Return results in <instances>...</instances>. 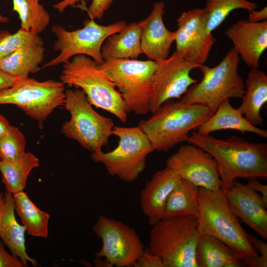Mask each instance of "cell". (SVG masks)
Returning <instances> with one entry per match:
<instances>
[{"mask_svg": "<svg viewBox=\"0 0 267 267\" xmlns=\"http://www.w3.org/2000/svg\"><path fill=\"white\" fill-rule=\"evenodd\" d=\"M187 141L208 152L215 159L223 191L238 178H267V143L250 142L235 135L221 139L197 131L189 134Z\"/></svg>", "mask_w": 267, "mask_h": 267, "instance_id": "cell-1", "label": "cell"}, {"mask_svg": "<svg viewBox=\"0 0 267 267\" xmlns=\"http://www.w3.org/2000/svg\"><path fill=\"white\" fill-rule=\"evenodd\" d=\"M213 113L205 106L169 100L138 126L146 135L154 150L167 151L187 141L190 131L197 129Z\"/></svg>", "mask_w": 267, "mask_h": 267, "instance_id": "cell-2", "label": "cell"}, {"mask_svg": "<svg viewBox=\"0 0 267 267\" xmlns=\"http://www.w3.org/2000/svg\"><path fill=\"white\" fill-rule=\"evenodd\" d=\"M199 234L217 238L229 247L241 260L259 255L247 233L230 211L221 189L212 190L199 187Z\"/></svg>", "mask_w": 267, "mask_h": 267, "instance_id": "cell-3", "label": "cell"}, {"mask_svg": "<svg viewBox=\"0 0 267 267\" xmlns=\"http://www.w3.org/2000/svg\"><path fill=\"white\" fill-rule=\"evenodd\" d=\"M64 85L81 89L91 105L114 115L122 123L127 122L124 101L115 84L90 57L78 55L63 64L60 76Z\"/></svg>", "mask_w": 267, "mask_h": 267, "instance_id": "cell-4", "label": "cell"}, {"mask_svg": "<svg viewBox=\"0 0 267 267\" xmlns=\"http://www.w3.org/2000/svg\"><path fill=\"white\" fill-rule=\"evenodd\" d=\"M239 61V55L232 48L216 66L200 65L198 68L202 73V79L191 85L180 99L205 106L213 114L223 101L242 98L245 88L238 73Z\"/></svg>", "mask_w": 267, "mask_h": 267, "instance_id": "cell-5", "label": "cell"}, {"mask_svg": "<svg viewBox=\"0 0 267 267\" xmlns=\"http://www.w3.org/2000/svg\"><path fill=\"white\" fill-rule=\"evenodd\" d=\"M157 61L136 59H112L99 67L121 94L127 113L145 115L149 104Z\"/></svg>", "mask_w": 267, "mask_h": 267, "instance_id": "cell-6", "label": "cell"}, {"mask_svg": "<svg viewBox=\"0 0 267 267\" xmlns=\"http://www.w3.org/2000/svg\"><path fill=\"white\" fill-rule=\"evenodd\" d=\"M197 225L194 217L164 219L152 225L148 248L165 267H197Z\"/></svg>", "mask_w": 267, "mask_h": 267, "instance_id": "cell-7", "label": "cell"}, {"mask_svg": "<svg viewBox=\"0 0 267 267\" xmlns=\"http://www.w3.org/2000/svg\"><path fill=\"white\" fill-rule=\"evenodd\" d=\"M113 135L119 137L112 150L92 153L91 158L102 164L108 174L127 182H133L146 167L148 156L154 149L146 135L137 126H114Z\"/></svg>", "mask_w": 267, "mask_h": 267, "instance_id": "cell-8", "label": "cell"}, {"mask_svg": "<svg viewBox=\"0 0 267 267\" xmlns=\"http://www.w3.org/2000/svg\"><path fill=\"white\" fill-rule=\"evenodd\" d=\"M64 105L71 117L62 125L61 133L91 153L102 151L113 135V120L96 112L82 89L65 90Z\"/></svg>", "mask_w": 267, "mask_h": 267, "instance_id": "cell-9", "label": "cell"}, {"mask_svg": "<svg viewBox=\"0 0 267 267\" xmlns=\"http://www.w3.org/2000/svg\"><path fill=\"white\" fill-rule=\"evenodd\" d=\"M124 21H118L108 25H101L94 20L87 19L84 27L74 31H67L59 24L53 25L51 30L56 37L53 49L59 52L55 57L44 64L45 68L67 63L78 55L89 56L99 64L104 60L101 49L104 42L111 35L120 31L126 25Z\"/></svg>", "mask_w": 267, "mask_h": 267, "instance_id": "cell-10", "label": "cell"}, {"mask_svg": "<svg viewBox=\"0 0 267 267\" xmlns=\"http://www.w3.org/2000/svg\"><path fill=\"white\" fill-rule=\"evenodd\" d=\"M65 90L61 81L39 82L29 76L18 78L10 88L0 92V104H13L38 121L43 122L57 107L64 104Z\"/></svg>", "mask_w": 267, "mask_h": 267, "instance_id": "cell-11", "label": "cell"}, {"mask_svg": "<svg viewBox=\"0 0 267 267\" xmlns=\"http://www.w3.org/2000/svg\"><path fill=\"white\" fill-rule=\"evenodd\" d=\"M92 230L102 241V247L95 256L104 258L112 266L133 267L144 249L135 229L121 221L101 215Z\"/></svg>", "mask_w": 267, "mask_h": 267, "instance_id": "cell-12", "label": "cell"}, {"mask_svg": "<svg viewBox=\"0 0 267 267\" xmlns=\"http://www.w3.org/2000/svg\"><path fill=\"white\" fill-rule=\"evenodd\" d=\"M207 23L203 8L184 11L177 19L175 51L196 68L206 62L215 41Z\"/></svg>", "mask_w": 267, "mask_h": 267, "instance_id": "cell-13", "label": "cell"}, {"mask_svg": "<svg viewBox=\"0 0 267 267\" xmlns=\"http://www.w3.org/2000/svg\"><path fill=\"white\" fill-rule=\"evenodd\" d=\"M196 68L176 51L167 59L157 61L149 110L153 113L166 101L180 99L187 89L198 81L190 76Z\"/></svg>", "mask_w": 267, "mask_h": 267, "instance_id": "cell-14", "label": "cell"}, {"mask_svg": "<svg viewBox=\"0 0 267 267\" xmlns=\"http://www.w3.org/2000/svg\"><path fill=\"white\" fill-rule=\"evenodd\" d=\"M181 178L200 187L217 190L221 181L216 161L211 154L192 144L182 145L166 163Z\"/></svg>", "mask_w": 267, "mask_h": 267, "instance_id": "cell-15", "label": "cell"}, {"mask_svg": "<svg viewBox=\"0 0 267 267\" xmlns=\"http://www.w3.org/2000/svg\"><path fill=\"white\" fill-rule=\"evenodd\" d=\"M223 192L228 207L234 215L267 239V206L261 196L246 184L236 180Z\"/></svg>", "mask_w": 267, "mask_h": 267, "instance_id": "cell-16", "label": "cell"}, {"mask_svg": "<svg viewBox=\"0 0 267 267\" xmlns=\"http://www.w3.org/2000/svg\"><path fill=\"white\" fill-rule=\"evenodd\" d=\"M224 34L246 65L258 68L260 58L267 48V21L240 20L229 27Z\"/></svg>", "mask_w": 267, "mask_h": 267, "instance_id": "cell-17", "label": "cell"}, {"mask_svg": "<svg viewBox=\"0 0 267 267\" xmlns=\"http://www.w3.org/2000/svg\"><path fill=\"white\" fill-rule=\"evenodd\" d=\"M164 8L163 1L155 2L148 16L140 21V43L143 54L155 61L169 57L171 45L175 42V31H170L164 23Z\"/></svg>", "mask_w": 267, "mask_h": 267, "instance_id": "cell-18", "label": "cell"}, {"mask_svg": "<svg viewBox=\"0 0 267 267\" xmlns=\"http://www.w3.org/2000/svg\"><path fill=\"white\" fill-rule=\"evenodd\" d=\"M180 179L166 167L156 172L145 183L140 194V206L151 225L164 219L167 199Z\"/></svg>", "mask_w": 267, "mask_h": 267, "instance_id": "cell-19", "label": "cell"}, {"mask_svg": "<svg viewBox=\"0 0 267 267\" xmlns=\"http://www.w3.org/2000/svg\"><path fill=\"white\" fill-rule=\"evenodd\" d=\"M13 194L6 191L0 192V238L13 255L19 258L24 267L28 262L37 267V261L26 252V229L20 224L15 216Z\"/></svg>", "mask_w": 267, "mask_h": 267, "instance_id": "cell-20", "label": "cell"}, {"mask_svg": "<svg viewBox=\"0 0 267 267\" xmlns=\"http://www.w3.org/2000/svg\"><path fill=\"white\" fill-rule=\"evenodd\" d=\"M224 130L252 133L263 138L267 137V131L251 124L239 108H235L231 105L229 99L223 101L212 115L197 128V132L201 134L207 135Z\"/></svg>", "mask_w": 267, "mask_h": 267, "instance_id": "cell-21", "label": "cell"}, {"mask_svg": "<svg viewBox=\"0 0 267 267\" xmlns=\"http://www.w3.org/2000/svg\"><path fill=\"white\" fill-rule=\"evenodd\" d=\"M245 84V92L238 108L253 126L263 125L261 111L267 102V76L258 68H251Z\"/></svg>", "mask_w": 267, "mask_h": 267, "instance_id": "cell-22", "label": "cell"}, {"mask_svg": "<svg viewBox=\"0 0 267 267\" xmlns=\"http://www.w3.org/2000/svg\"><path fill=\"white\" fill-rule=\"evenodd\" d=\"M104 61L112 59H136L143 52L140 43V21L126 24L109 36L102 46Z\"/></svg>", "mask_w": 267, "mask_h": 267, "instance_id": "cell-23", "label": "cell"}, {"mask_svg": "<svg viewBox=\"0 0 267 267\" xmlns=\"http://www.w3.org/2000/svg\"><path fill=\"white\" fill-rule=\"evenodd\" d=\"M199 190V187L181 178L167 199L164 219L189 216L198 218Z\"/></svg>", "mask_w": 267, "mask_h": 267, "instance_id": "cell-24", "label": "cell"}, {"mask_svg": "<svg viewBox=\"0 0 267 267\" xmlns=\"http://www.w3.org/2000/svg\"><path fill=\"white\" fill-rule=\"evenodd\" d=\"M44 45L19 49L0 60V69L16 79L28 76L40 70L44 55Z\"/></svg>", "mask_w": 267, "mask_h": 267, "instance_id": "cell-25", "label": "cell"}, {"mask_svg": "<svg viewBox=\"0 0 267 267\" xmlns=\"http://www.w3.org/2000/svg\"><path fill=\"white\" fill-rule=\"evenodd\" d=\"M15 211L27 234L46 238L48 234L50 215L38 208L23 191L13 194Z\"/></svg>", "mask_w": 267, "mask_h": 267, "instance_id": "cell-26", "label": "cell"}, {"mask_svg": "<svg viewBox=\"0 0 267 267\" xmlns=\"http://www.w3.org/2000/svg\"><path fill=\"white\" fill-rule=\"evenodd\" d=\"M237 257L239 258L229 247L217 238L199 235L195 255L197 267H226Z\"/></svg>", "mask_w": 267, "mask_h": 267, "instance_id": "cell-27", "label": "cell"}, {"mask_svg": "<svg viewBox=\"0 0 267 267\" xmlns=\"http://www.w3.org/2000/svg\"><path fill=\"white\" fill-rule=\"evenodd\" d=\"M39 165V159L29 152H25L14 162L0 160V172L6 191L13 195L23 191L29 175Z\"/></svg>", "mask_w": 267, "mask_h": 267, "instance_id": "cell-28", "label": "cell"}, {"mask_svg": "<svg viewBox=\"0 0 267 267\" xmlns=\"http://www.w3.org/2000/svg\"><path fill=\"white\" fill-rule=\"evenodd\" d=\"M12 0V10L18 14L21 28L38 35L45 30L50 17L40 0Z\"/></svg>", "mask_w": 267, "mask_h": 267, "instance_id": "cell-29", "label": "cell"}, {"mask_svg": "<svg viewBox=\"0 0 267 267\" xmlns=\"http://www.w3.org/2000/svg\"><path fill=\"white\" fill-rule=\"evenodd\" d=\"M257 8L256 3L248 0H205L203 9L207 17V29L212 33L234 10L242 9L250 12Z\"/></svg>", "mask_w": 267, "mask_h": 267, "instance_id": "cell-30", "label": "cell"}, {"mask_svg": "<svg viewBox=\"0 0 267 267\" xmlns=\"http://www.w3.org/2000/svg\"><path fill=\"white\" fill-rule=\"evenodd\" d=\"M44 45L41 37L38 34L20 28L12 34L8 31L0 32V60L9 56L19 49Z\"/></svg>", "mask_w": 267, "mask_h": 267, "instance_id": "cell-31", "label": "cell"}, {"mask_svg": "<svg viewBox=\"0 0 267 267\" xmlns=\"http://www.w3.org/2000/svg\"><path fill=\"white\" fill-rule=\"evenodd\" d=\"M25 137L18 128L11 126L0 136V160L11 163L17 161L25 152Z\"/></svg>", "mask_w": 267, "mask_h": 267, "instance_id": "cell-32", "label": "cell"}, {"mask_svg": "<svg viewBox=\"0 0 267 267\" xmlns=\"http://www.w3.org/2000/svg\"><path fill=\"white\" fill-rule=\"evenodd\" d=\"M134 267H165L161 259L151 252L149 248L144 249L133 264Z\"/></svg>", "mask_w": 267, "mask_h": 267, "instance_id": "cell-33", "label": "cell"}, {"mask_svg": "<svg viewBox=\"0 0 267 267\" xmlns=\"http://www.w3.org/2000/svg\"><path fill=\"white\" fill-rule=\"evenodd\" d=\"M114 0H92L86 11L90 19H100Z\"/></svg>", "mask_w": 267, "mask_h": 267, "instance_id": "cell-34", "label": "cell"}, {"mask_svg": "<svg viewBox=\"0 0 267 267\" xmlns=\"http://www.w3.org/2000/svg\"><path fill=\"white\" fill-rule=\"evenodd\" d=\"M21 260L9 253L5 248V245L0 241V267H24Z\"/></svg>", "mask_w": 267, "mask_h": 267, "instance_id": "cell-35", "label": "cell"}, {"mask_svg": "<svg viewBox=\"0 0 267 267\" xmlns=\"http://www.w3.org/2000/svg\"><path fill=\"white\" fill-rule=\"evenodd\" d=\"M68 7H79L87 10L86 0H62L53 5V7L59 12L62 13Z\"/></svg>", "mask_w": 267, "mask_h": 267, "instance_id": "cell-36", "label": "cell"}, {"mask_svg": "<svg viewBox=\"0 0 267 267\" xmlns=\"http://www.w3.org/2000/svg\"><path fill=\"white\" fill-rule=\"evenodd\" d=\"M256 178H250L246 185L257 193H260L264 204L267 206V185L261 183Z\"/></svg>", "mask_w": 267, "mask_h": 267, "instance_id": "cell-37", "label": "cell"}, {"mask_svg": "<svg viewBox=\"0 0 267 267\" xmlns=\"http://www.w3.org/2000/svg\"><path fill=\"white\" fill-rule=\"evenodd\" d=\"M250 241L254 248L260 255L258 256L264 261L267 262V243L255 237L251 234H248Z\"/></svg>", "mask_w": 267, "mask_h": 267, "instance_id": "cell-38", "label": "cell"}, {"mask_svg": "<svg viewBox=\"0 0 267 267\" xmlns=\"http://www.w3.org/2000/svg\"><path fill=\"white\" fill-rule=\"evenodd\" d=\"M267 19V6L260 10H253L250 11L248 21L251 22H260Z\"/></svg>", "mask_w": 267, "mask_h": 267, "instance_id": "cell-39", "label": "cell"}, {"mask_svg": "<svg viewBox=\"0 0 267 267\" xmlns=\"http://www.w3.org/2000/svg\"><path fill=\"white\" fill-rule=\"evenodd\" d=\"M16 80L0 69V92L11 87Z\"/></svg>", "mask_w": 267, "mask_h": 267, "instance_id": "cell-40", "label": "cell"}, {"mask_svg": "<svg viewBox=\"0 0 267 267\" xmlns=\"http://www.w3.org/2000/svg\"><path fill=\"white\" fill-rule=\"evenodd\" d=\"M8 120L2 115H0V136L6 133L10 128Z\"/></svg>", "mask_w": 267, "mask_h": 267, "instance_id": "cell-41", "label": "cell"}, {"mask_svg": "<svg viewBox=\"0 0 267 267\" xmlns=\"http://www.w3.org/2000/svg\"><path fill=\"white\" fill-rule=\"evenodd\" d=\"M9 21V19L8 17L3 16L0 13V23H7Z\"/></svg>", "mask_w": 267, "mask_h": 267, "instance_id": "cell-42", "label": "cell"}]
</instances>
